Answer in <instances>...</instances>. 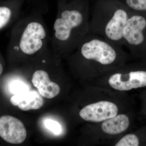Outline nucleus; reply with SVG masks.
I'll list each match as a JSON object with an SVG mask.
<instances>
[{"label":"nucleus","instance_id":"f257e3e1","mask_svg":"<svg viewBox=\"0 0 146 146\" xmlns=\"http://www.w3.org/2000/svg\"><path fill=\"white\" fill-rule=\"evenodd\" d=\"M90 7L88 0H73L61 5L53 25L50 39L57 54L72 52L89 33Z\"/></svg>","mask_w":146,"mask_h":146},{"label":"nucleus","instance_id":"f03ea898","mask_svg":"<svg viewBox=\"0 0 146 146\" xmlns=\"http://www.w3.org/2000/svg\"><path fill=\"white\" fill-rule=\"evenodd\" d=\"M131 12L120 0H97L89 24V32L123 47V32Z\"/></svg>","mask_w":146,"mask_h":146},{"label":"nucleus","instance_id":"7ed1b4c3","mask_svg":"<svg viewBox=\"0 0 146 146\" xmlns=\"http://www.w3.org/2000/svg\"><path fill=\"white\" fill-rule=\"evenodd\" d=\"M42 14L31 13L18 18L11 33L10 50L31 56L42 53L50 47V36Z\"/></svg>","mask_w":146,"mask_h":146},{"label":"nucleus","instance_id":"20e7f679","mask_svg":"<svg viewBox=\"0 0 146 146\" xmlns=\"http://www.w3.org/2000/svg\"><path fill=\"white\" fill-rule=\"evenodd\" d=\"M122 48L102 36L89 32L73 52L87 62L109 67L123 55Z\"/></svg>","mask_w":146,"mask_h":146},{"label":"nucleus","instance_id":"39448f33","mask_svg":"<svg viewBox=\"0 0 146 146\" xmlns=\"http://www.w3.org/2000/svg\"><path fill=\"white\" fill-rule=\"evenodd\" d=\"M123 47L146 57V16L131 12L123 32Z\"/></svg>","mask_w":146,"mask_h":146},{"label":"nucleus","instance_id":"423d86ee","mask_svg":"<svg viewBox=\"0 0 146 146\" xmlns=\"http://www.w3.org/2000/svg\"><path fill=\"white\" fill-rule=\"evenodd\" d=\"M108 83L113 89L127 91L146 86V69L136 68L125 73H116L108 79Z\"/></svg>","mask_w":146,"mask_h":146},{"label":"nucleus","instance_id":"0eeeda50","mask_svg":"<svg viewBox=\"0 0 146 146\" xmlns=\"http://www.w3.org/2000/svg\"><path fill=\"white\" fill-rule=\"evenodd\" d=\"M27 131L25 125L17 118L4 115L0 117V136L9 143L20 144L25 140Z\"/></svg>","mask_w":146,"mask_h":146},{"label":"nucleus","instance_id":"6e6552de","mask_svg":"<svg viewBox=\"0 0 146 146\" xmlns=\"http://www.w3.org/2000/svg\"><path fill=\"white\" fill-rule=\"evenodd\" d=\"M118 108L115 104L100 101L86 106L79 115L83 119L93 122H100L117 115Z\"/></svg>","mask_w":146,"mask_h":146},{"label":"nucleus","instance_id":"1a4fd4ad","mask_svg":"<svg viewBox=\"0 0 146 146\" xmlns=\"http://www.w3.org/2000/svg\"><path fill=\"white\" fill-rule=\"evenodd\" d=\"M31 81L39 94L46 98H53L60 93V87L51 81L48 73L45 70L40 69L34 72Z\"/></svg>","mask_w":146,"mask_h":146},{"label":"nucleus","instance_id":"9d476101","mask_svg":"<svg viewBox=\"0 0 146 146\" xmlns=\"http://www.w3.org/2000/svg\"><path fill=\"white\" fill-rule=\"evenodd\" d=\"M42 96L36 91H29L22 94H15L11 97L10 102L14 106H18L23 111L36 110L44 104Z\"/></svg>","mask_w":146,"mask_h":146},{"label":"nucleus","instance_id":"9b49d317","mask_svg":"<svg viewBox=\"0 0 146 146\" xmlns=\"http://www.w3.org/2000/svg\"><path fill=\"white\" fill-rule=\"evenodd\" d=\"M129 125V119L125 115H116L108 119L102 123V130L104 133L115 135L122 133Z\"/></svg>","mask_w":146,"mask_h":146},{"label":"nucleus","instance_id":"f8f14e48","mask_svg":"<svg viewBox=\"0 0 146 146\" xmlns=\"http://www.w3.org/2000/svg\"><path fill=\"white\" fill-rule=\"evenodd\" d=\"M20 10L7 6H0V31L17 21L20 17Z\"/></svg>","mask_w":146,"mask_h":146},{"label":"nucleus","instance_id":"ddd939ff","mask_svg":"<svg viewBox=\"0 0 146 146\" xmlns=\"http://www.w3.org/2000/svg\"><path fill=\"white\" fill-rule=\"evenodd\" d=\"M133 13L146 16V0H120Z\"/></svg>","mask_w":146,"mask_h":146},{"label":"nucleus","instance_id":"4468645a","mask_svg":"<svg viewBox=\"0 0 146 146\" xmlns=\"http://www.w3.org/2000/svg\"><path fill=\"white\" fill-rule=\"evenodd\" d=\"M139 145V139L136 135L129 134L122 138L115 145L116 146H138Z\"/></svg>","mask_w":146,"mask_h":146},{"label":"nucleus","instance_id":"2eb2a0df","mask_svg":"<svg viewBox=\"0 0 146 146\" xmlns=\"http://www.w3.org/2000/svg\"><path fill=\"white\" fill-rule=\"evenodd\" d=\"M9 89L11 93L14 95L22 94L29 91L28 86L23 82L18 80L12 82L9 86Z\"/></svg>","mask_w":146,"mask_h":146},{"label":"nucleus","instance_id":"dca6fc26","mask_svg":"<svg viewBox=\"0 0 146 146\" xmlns=\"http://www.w3.org/2000/svg\"><path fill=\"white\" fill-rule=\"evenodd\" d=\"M44 123L46 127L56 135H58L61 133L62 131L61 125L56 121L47 119L45 121Z\"/></svg>","mask_w":146,"mask_h":146},{"label":"nucleus","instance_id":"f3484780","mask_svg":"<svg viewBox=\"0 0 146 146\" xmlns=\"http://www.w3.org/2000/svg\"><path fill=\"white\" fill-rule=\"evenodd\" d=\"M3 72V65H2L1 63H0V76L2 74Z\"/></svg>","mask_w":146,"mask_h":146}]
</instances>
